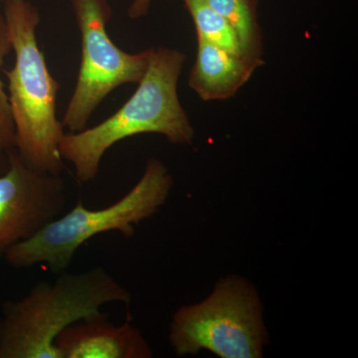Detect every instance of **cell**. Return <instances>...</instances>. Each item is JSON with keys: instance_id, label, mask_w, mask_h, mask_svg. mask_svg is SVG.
<instances>
[{"instance_id": "5b68a950", "label": "cell", "mask_w": 358, "mask_h": 358, "mask_svg": "<svg viewBox=\"0 0 358 358\" xmlns=\"http://www.w3.org/2000/svg\"><path fill=\"white\" fill-rule=\"evenodd\" d=\"M267 341L258 294L235 275L219 282L204 301L178 308L169 329L179 357L204 350L221 358H259Z\"/></svg>"}, {"instance_id": "8fae6325", "label": "cell", "mask_w": 358, "mask_h": 358, "mask_svg": "<svg viewBox=\"0 0 358 358\" xmlns=\"http://www.w3.org/2000/svg\"><path fill=\"white\" fill-rule=\"evenodd\" d=\"M183 2L194 22L197 39L216 45L232 53L242 54L236 33L229 23L204 0H183Z\"/></svg>"}, {"instance_id": "277c9868", "label": "cell", "mask_w": 358, "mask_h": 358, "mask_svg": "<svg viewBox=\"0 0 358 358\" xmlns=\"http://www.w3.org/2000/svg\"><path fill=\"white\" fill-rule=\"evenodd\" d=\"M173 183L164 162L148 159L138 182L121 199L96 210L78 202L36 235L9 249L3 259L14 268L42 264L52 272H65L80 247L92 238L114 231L124 237L133 236L136 226L152 217L166 203Z\"/></svg>"}, {"instance_id": "5bb4252c", "label": "cell", "mask_w": 358, "mask_h": 358, "mask_svg": "<svg viewBox=\"0 0 358 358\" xmlns=\"http://www.w3.org/2000/svg\"><path fill=\"white\" fill-rule=\"evenodd\" d=\"M1 1H4V0H0V2H1Z\"/></svg>"}, {"instance_id": "4fadbf2b", "label": "cell", "mask_w": 358, "mask_h": 358, "mask_svg": "<svg viewBox=\"0 0 358 358\" xmlns=\"http://www.w3.org/2000/svg\"><path fill=\"white\" fill-rule=\"evenodd\" d=\"M152 0H134L129 7V16L131 20H138L147 15L150 11Z\"/></svg>"}, {"instance_id": "3957f363", "label": "cell", "mask_w": 358, "mask_h": 358, "mask_svg": "<svg viewBox=\"0 0 358 358\" xmlns=\"http://www.w3.org/2000/svg\"><path fill=\"white\" fill-rule=\"evenodd\" d=\"M131 301L129 289L103 267L37 282L22 298L2 305L0 358H61L55 339L65 327L108 303Z\"/></svg>"}, {"instance_id": "7a4b0ae2", "label": "cell", "mask_w": 358, "mask_h": 358, "mask_svg": "<svg viewBox=\"0 0 358 358\" xmlns=\"http://www.w3.org/2000/svg\"><path fill=\"white\" fill-rule=\"evenodd\" d=\"M3 16L15 55L13 67L3 70L15 129L16 150L27 166L61 174L64 164L59 150L65 134L56 106L60 85L47 67L37 42L41 16L29 0H4Z\"/></svg>"}, {"instance_id": "9c48e42d", "label": "cell", "mask_w": 358, "mask_h": 358, "mask_svg": "<svg viewBox=\"0 0 358 358\" xmlns=\"http://www.w3.org/2000/svg\"><path fill=\"white\" fill-rule=\"evenodd\" d=\"M196 60L188 84L203 101L228 100L249 81L257 68L264 64L197 39Z\"/></svg>"}, {"instance_id": "52a82bcc", "label": "cell", "mask_w": 358, "mask_h": 358, "mask_svg": "<svg viewBox=\"0 0 358 358\" xmlns=\"http://www.w3.org/2000/svg\"><path fill=\"white\" fill-rule=\"evenodd\" d=\"M67 202L61 174L35 171L14 150L8 169L0 176V259L62 215Z\"/></svg>"}, {"instance_id": "8992f818", "label": "cell", "mask_w": 358, "mask_h": 358, "mask_svg": "<svg viewBox=\"0 0 358 358\" xmlns=\"http://www.w3.org/2000/svg\"><path fill=\"white\" fill-rule=\"evenodd\" d=\"M81 34L79 75L62 124L70 133L87 129L92 115L115 89L138 84L147 71L150 49L131 54L110 38L113 9L108 0H70Z\"/></svg>"}, {"instance_id": "6da1fadb", "label": "cell", "mask_w": 358, "mask_h": 358, "mask_svg": "<svg viewBox=\"0 0 358 358\" xmlns=\"http://www.w3.org/2000/svg\"><path fill=\"white\" fill-rule=\"evenodd\" d=\"M186 57L178 49L150 48L147 71L134 95L114 115L93 128L63 134L59 150L80 182L93 181L103 155L119 141L159 134L176 145H192L194 129L178 94Z\"/></svg>"}, {"instance_id": "ba28073f", "label": "cell", "mask_w": 358, "mask_h": 358, "mask_svg": "<svg viewBox=\"0 0 358 358\" xmlns=\"http://www.w3.org/2000/svg\"><path fill=\"white\" fill-rule=\"evenodd\" d=\"M55 346L61 358H150L152 350L129 322L115 326L102 310L68 326Z\"/></svg>"}, {"instance_id": "30bf717a", "label": "cell", "mask_w": 358, "mask_h": 358, "mask_svg": "<svg viewBox=\"0 0 358 358\" xmlns=\"http://www.w3.org/2000/svg\"><path fill=\"white\" fill-rule=\"evenodd\" d=\"M236 33L242 54L262 60V36L257 21L255 0H204Z\"/></svg>"}, {"instance_id": "7c38bea8", "label": "cell", "mask_w": 358, "mask_h": 358, "mask_svg": "<svg viewBox=\"0 0 358 358\" xmlns=\"http://www.w3.org/2000/svg\"><path fill=\"white\" fill-rule=\"evenodd\" d=\"M13 51L10 37L4 20L0 14V71L2 70L6 58ZM15 145V129L9 105L8 95L4 89L3 82L0 78V176L7 171L10 157Z\"/></svg>"}]
</instances>
